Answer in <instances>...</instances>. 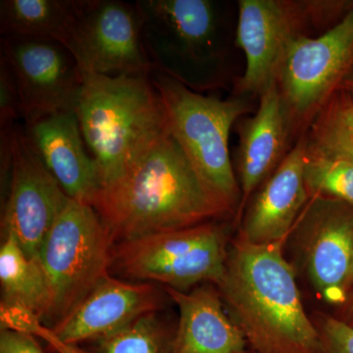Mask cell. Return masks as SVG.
<instances>
[{"mask_svg": "<svg viewBox=\"0 0 353 353\" xmlns=\"http://www.w3.org/2000/svg\"><path fill=\"white\" fill-rule=\"evenodd\" d=\"M92 208L114 243L233 216L170 132L158 138L120 180L102 189Z\"/></svg>", "mask_w": 353, "mask_h": 353, "instance_id": "cell-1", "label": "cell"}, {"mask_svg": "<svg viewBox=\"0 0 353 353\" xmlns=\"http://www.w3.org/2000/svg\"><path fill=\"white\" fill-rule=\"evenodd\" d=\"M287 240L254 245L232 241L218 285L230 317L256 353H324L319 332L306 314Z\"/></svg>", "mask_w": 353, "mask_h": 353, "instance_id": "cell-2", "label": "cell"}, {"mask_svg": "<svg viewBox=\"0 0 353 353\" xmlns=\"http://www.w3.org/2000/svg\"><path fill=\"white\" fill-rule=\"evenodd\" d=\"M82 72L77 115L102 190L120 180L158 138L169 132L168 120L150 76Z\"/></svg>", "mask_w": 353, "mask_h": 353, "instance_id": "cell-3", "label": "cell"}, {"mask_svg": "<svg viewBox=\"0 0 353 353\" xmlns=\"http://www.w3.org/2000/svg\"><path fill=\"white\" fill-rule=\"evenodd\" d=\"M150 80L163 101L169 132L203 182L236 217L241 192L229 137L234 122L250 110V104L241 99L205 97L158 71L150 74Z\"/></svg>", "mask_w": 353, "mask_h": 353, "instance_id": "cell-4", "label": "cell"}, {"mask_svg": "<svg viewBox=\"0 0 353 353\" xmlns=\"http://www.w3.org/2000/svg\"><path fill=\"white\" fill-rule=\"evenodd\" d=\"M141 37L154 71L190 88L210 87L222 61V20L211 0H138Z\"/></svg>", "mask_w": 353, "mask_h": 353, "instance_id": "cell-5", "label": "cell"}, {"mask_svg": "<svg viewBox=\"0 0 353 353\" xmlns=\"http://www.w3.org/2000/svg\"><path fill=\"white\" fill-rule=\"evenodd\" d=\"M228 240L229 227L215 220L122 241L113 246L109 273L181 292L203 283L218 287L226 269Z\"/></svg>", "mask_w": 353, "mask_h": 353, "instance_id": "cell-6", "label": "cell"}, {"mask_svg": "<svg viewBox=\"0 0 353 353\" xmlns=\"http://www.w3.org/2000/svg\"><path fill=\"white\" fill-rule=\"evenodd\" d=\"M114 245L95 209L70 199L38 255L51 294L43 327L57 328L109 274Z\"/></svg>", "mask_w": 353, "mask_h": 353, "instance_id": "cell-7", "label": "cell"}, {"mask_svg": "<svg viewBox=\"0 0 353 353\" xmlns=\"http://www.w3.org/2000/svg\"><path fill=\"white\" fill-rule=\"evenodd\" d=\"M353 71V7L316 39H292L278 78L290 132L311 121Z\"/></svg>", "mask_w": 353, "mask_h": 353, "instance_id": "cell-8", "label": "cell"}, {"mask_svg": "<svg viewBox=\"0 0 353 353\" xmlns=\"http://www.w3.org/2000/svg\"><path fill=\"white\" fill-rule=\"evenodd\" d=\"M67 48L82 71L111 77L150 76L154 71L143 46L136 2L80 0Z\"/></svg>", "mask_w": 353, "mask_h": 353, "instance_id": "cell-9", "label": "cell"}, {"mask_svg": "<svg viewBox=\"0 0 353 353\" xmlns=\"http://www.w3.org/2000/svg\"><path fill=\"white\" fill-rule=\"evenodd\" d=\"M0 57L10 67L17 83L25 125L55 114L77 112L83 72L64 44L1 37Z\"/></svg>", "mask_w": 353, "mask_h": 353, "instance_id": "cell-10", "label": "cell"}, {"mask_svg": "<svg viewBox=\"0 0 353 353\" xmlns=\"http://www.w3.org/2000/svg\"><path fill=\"white\" fill-rule=\"evenodd\" d=\"M12 171L2 205L1 236H12L27 255L38 259L70 197L32 148L24 127L12 132Z\"/></svg>", "mask_w": 353, "mask_h": 353, "instance_id": "cell-11", "label": "cell"}, {"mask_svg": "<svg viewBox=\"0 0 353 353\" xmlns=\"http://www.w3.org/2000/svg\"><path fill=\"white\" fill-rule=\"evenodd\" d=\"M296 223L313 289L325 303L343 305L352 294L353 208L336 199L312 196Z\"/></svg>", "mask_w": 353, "mask_h": 353, "instance_id": "cell-12", "label": "cell"}, {"mask_svg": "<svg viewBox=\"0 0 353 353\" xmlns=\"http://www.w3.org/2000/svg\"><path fill=\"white\" fill-rule=\"evenodd\" d=\"M236 46L245 52L241 92L261 94L278 82L285 52L310 18L305 1L241 0Z\"/></svg>", "mask_w": 353, "mask_h": 353, "instance_id": "cell-13", "label": "cell"}, {"mask_svg": "<svg viewBox=\"0 0 353 353\" xmlns=\"http://www.w3.org/2000/svg\"><path fill=\"white\" fill-rule=\"evenodd\" d=\"M161 290L153 283L104 276L76 310L54 330L43 327L53 340L80 347L126 326L139 316L160 311Z\"/></svg>", "mask_w": 353, "mask_h": 353, "instance_id": "cell-14", "label": "cell"}, {"mask_svg": "<svg viewBox=\"0 0 353 353\" xmlns=\"http://www.w3.org/2000/svg\"><path fill=\"white\" fill-rule=\"evenodd\" d=\"M305 141L299 139L253 196L239 236L254 245L287 240L310 196L304 180Z\"/></svg>", "mask_w": 353, "mask_h": 353, "instance_id": "cell-15", "label": "cell"}, {"mask_svg": "<svg viewBox=\"0 0 353 353\" xmlns=\"http://www.w3.org/2000/svg\"><path fill=\"white\" fill-rule=\"evenodd\" d=\"M24 129L32 148L67 196L94 205L101 190V179L77 112L48 116L25 125Z\"/></svg>", "mask_w": 353, "mask_h": 353, "instance_id": "cell-16", "label": "cell"}, {"mask_svg": "<svg viewBox=\"0 0 353 353\" xmlns=\"http://www.w3.org/2000/svg\"><path fill=\"white\" fill-rule=\"evenodd\" d=\"M290 128L278 82L260 94L259 108L241 124L238 152L239 183L241 192L236 219L245 210L248 199L284 160Z\"/></svg>", "mask_w": 353, "mask_h": 353, "instance_id": "cell-17", "label": "cell"}, {"mask_svg": "<svg viewBox=\"0 0 353 353\" xmlns=\"http://www.w3.org/2000/svg\"><path fill=\"white\" fill-rule=\"evenodd\" d=\"M180 311L171 353H248L243 332L230 317L217 285L181 292L163 287Z\"/></svg>", "mask_w": 353, "mask_h": 353, "instance_id": "cell-18", "label": "cell"}, {"mask_svg": "<svg viewBox=\"0 0 353 353\" xmlns=\"http://www.w3.org/2000/svg\"><path fill=\"white\" fill-rule=\"evenodd\" d=\"M80 0H1V37L48 39L68 46Z\"/></svg>", "mask_w": 353, "mask_h": 353, "instance_id": "cell-19", "label": "cell"}, {"mask_svg": "<svg viewBox=\"0 0 353 353\" xmlns=\"http://www.w3.org/2000/svg\"><path fill=\"white\" fill-rule=\"evenodd\" d=\"M0 284L1 306L27 309L43 321L51 303L48 278L39 259H28L12 236L2 238Z\"/></svg>", "mask_w": 353, "mask_h": 353, "instance_id": "cell-20", "label": "cell"}, {"mask_svg": "<svg viewBox=\"0 0 353 353\" xmlns=\"http://www.w3.org/2000/svg\"><path fill=\"white\" fill-rule=\"evenodd\" d=\"M303 139L306 154L353 164V99L345 88L336 90L318 111Z\"/></svg>", "mask_w": 353, "mask_h": 353, "instance_id": "cell-21", "label": "cell"}, {"mask_svg": "<svg viewBox=\"0 0 353 353\" xmlns=\"http://www.w3.org/2000/svg\"><path fill=\"white\" fill-rule=\"evenodd\" d=\"M139 316L117 331L78 347L80 353H171L175 330L158 314Z\"/></svg>", "mask_w": 353, "mask_h": 353, "instance_id": "cell-22", "label": "cell"}, {"mask_svg": "<svg viewBox=\"0 0 353 353\" xmlns=\"http://www.w3.org/2000/svg\"><path fill=\"white\" fill-rule=\"evenodd\" d=\"M309 196L345 202L353 208V164L343 160L310 157L304 162Z\"/></svg>", "mask_w": 353, "mask_h": 353, "instance_id": "cell-23", "label": "cell"}, {"mask_svg": "<svg viewBox=\"0 0 353 353\" xmlns=\"http://www.w3.org/2000/svg\"><path fill=\"white\" fill-rule=\"evenodd\" d=\"M314 324L324 353H353V327L343 320L323 314L317 315Z\"/></svg>", "mask_w": 353, "mask_h": 353, "instance_id": "cell-24", "label": "cell"}, {"mask_svg": "<svg viewBox=\"0 0 353 353\" xmlns=\"http://www.w3.org/2000/svg\"><path fill=\"white\" fill-rule=\"evenodd\" d=\"M21 117V101L17 83L10 67L0 57V131L15 127Z\"/></svg>", "mask_w": 353, "mask_h": 353, "instance_id": "cell-25", "label": "cell"}, {"mask_svg": "<svg viewBox=\"0 0 353 353\" xmlns=\"http://www.w3.org/2000/svg\"><path fill=\"white\" fill-rule=\"evenodd\" d=\"M0 353H43L34 334L16 330L0 332Z\"/></svg>", "mask_w": 353, "mask_h": 353, "instance_id": "cell-26", "label": "cell"}, {"mask_svg": "<svg viewBox=\"0 0 353 353\" xmlns=\"http://www.w3.org/2000/svg\"><path fill=\"white\" fill-rule=\"evenodd\" d=\"M43 340L48 341V343L54 348L58 353H80L78 347H70V345H63V343H58V341L53 340L48 334H44Z\"/></svg>", "mask_w": 353, "mask_h": 353, "instance_id": "cell-27", "label": "cell"}, {"mask_svg": "<svg viewBox=\"0 0 353 353\" xmlns=\"http://www.w3.org/2000/svg\"><path fill=\"white\" fill-rule=\"evenodd\" d=\"M345 90L350 94L353 99V71L345 78L343 81V85H341Z\"/></svg>", "mask_w": 353, "mask_h": 353, "instance_id": "cell-28", "label": "cell"}, {"mask_svg": "<svg viewBox=\"0 0 353 353\" xmlns=\"http://www.w3.org/2000/svg\"><path fill=\"white\" fill-rule=\"evenodd\" d=\"M345 323H347L350 326L353 327V297L352 301V305H350V311H348V316L347 320H343Z\"/></svg>", "mask_w": 353, "mask_h": 353, "instance_id": "cell-29", "label": "cell"}, {"mask_svg": "<svg viewBox=\"0 0 353 353\" xmlns=\"http://www.w3.org/2000/svg\"><path fill=\"white\" fill-rule=\"evenodd\" d=\"M352 297H353V276H352Z\"/></svg>", "mask_w": 353, "mask_h": 353, "instance_id": "cell-30", "label": "cell"}, {"mask_svg": "<svg viewBox=\"0 0 353 353\" xmlns=\"http://www.w3.org/2000/svg\"><path fill=\"white\" fill-rule=\"evenodd\" d=\"M248 353H256V352H252V350H250V352H248Z\"/></svg>", "mask_w": 353, "mask_h": 353, "instance_id": "cell-31", "label": "cell"}]
</instances>
